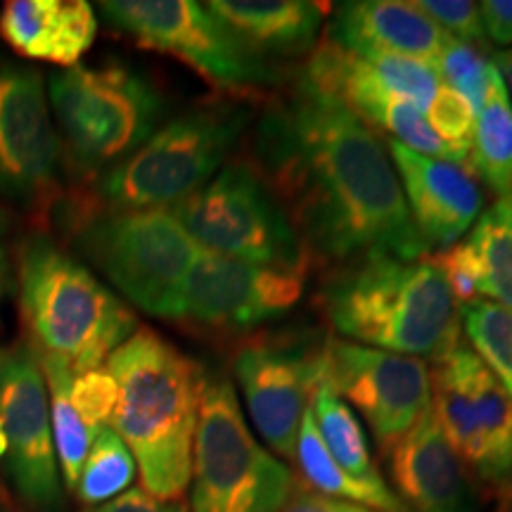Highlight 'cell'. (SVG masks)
Returning a JSON list of instances; mask_svg holds the SVG:
<instances>
[{
    "label": "cell",
    "mask_w": 512,
    "mask_h": 512,
    "mask_svg": "<svg viewBox=\"0 0 512 512\" xmlns=\"http://www.w3.org/2000/svg\"><path fill=\"white\" fill-rule=\"evenodd\" d=\"M46 377L48 403H50V427H53V444L57 465H60L64 486L69 491L76 489L81 467L86 463L88 451L93 444V432L83 425L76 413L72 399H69V387H72L74 373L57 358L38 356Z\"/></svg>",
    "instance_id": "cell-26"
},
{
    "label": "cell",
    "mask_w": 512,
    "mask_h": 512,
    "mask_svg": "<svg viewBox=\"0 0 512 512\" xmlns=\"http://www.w3.org/2000/svg\"><path fill=\"white\" fill-rule=\"evenodd\" d=\"M48 102L57 136L76 174H105L157 131L162 95L124 64H76L50 76Z\"/></svg>",
    "instance_id": "cell-5"
},
{
    "label": "cell",
    "mask_w": 512,
    "mask_h": 512,
    "mask_svg": "<svg viewBox=\"0 0 512 512\" xmlns=\"http://www.w3.org/2000/svg\"><path fill=\"white\" fill-rule=\"evenodd\" d=\"M0 427L8 441V472L29 508H62L50 403L43 368L29 344L0 347Z\"/></svg>",
    "instance_id": "cell-13"
},
{
    "label": "cell",
    "mask_w": 512,
    "mask_h": 512,
    "mask_svg": "<svg viewBox=\"0 0 512 512\" xmlns=\"http://www.w3.org/2000/svg\"><path fill=\"white\" fill-rule=\"evenodd\" d=\"M93 512H188V508L181 503H166L157 501L150 494H145L143 489H128L126 494H121L114 501L100 505Z\"/></svg>",
    "instance_id": "cell-35"
},
{
    "label": "cell",
    "mask_w": 512,
    "mask_h": 512,
    "mask_svg": "<svg viewBox=\"0 0 512 512\" xmlns=\"http://www.w3.org/2000/svg\"><path fill=\"white\" fill-rule=\"evenodd\" d=\"M465 242L475 256L479 294L512 311V197H498Z\"/></svg>",
    "instance_id": "cell-25"
},
{
    "label": "cell",
    "mask_w": 512,
    "mask_h": 512,
    "mask_svg": "<svg viewBox=\"0 0 512 512\" xmlns=\"http://www.w3.org/2000/svg\"><path fill=\"white\" fill-rule=\"evenodd\" d=\"M102 15L140 46L188 64L209 83L228 91L273 86L280 72L249 48L207 5L192 0H107Z\"/></svg>",
    "instance_id": "cell-10"
},
{
    "label": "cell",
    "mask_w": 512,
    "mask_h": 512,
    "mask_svg": "<svg viewBox=\"0 0 512 512\" xmlns=\"http://www.w3.org/2000/svg\"><path fill=\"white\" fill-rule=\"evenodd\" d=\"M494 67V60L484 55L482 48L475 43L458 41V38L446 36L444 48L437 57V72L441 83L475 107V112L482 110L486 88H489V74Z\"/></svg>",
    "instance_id": "cell-29"
},
{
    "label": "cell",
    "mask_w": 512,
    "mask_h": 512,
    "mask_svg": "<svg viewBox=\"0 0 512 512\" xmlns=\"http://www.w3.org/2000/svg\"><path fill=\"white\" fill-rule=\"evenodd\" d=\"M136 460L112 427H102L93 437L91 451L81 467L74 494L86 505H105L126 494L136 479Z\"/></svg>",
    "instance_id": "cell-27"
},
{
    "label": "cell",
    "mask_w": 512,
    "mask_h": 512,
    "mask_svg": "<svg viewBox=\"0 0 512 512\" xmlns=\"http://www.w3.org/2000/svg\"><path fill=\"white\" fill-rule=\"evenodd\" d=\"M304 294V273L247 264L202 249L183 287L178 320L238 332L285 316Z\"/></svg>",
    "instance_id": "cell-16"
},
{
    "label": "cell",
    "mask_w": 512,
    "mask_h": 512,
    "mask_svg": "<svg viewBox=\"0 0 512 512\" xmlns=\"http://www.w3.org/2000/svg\"><path fill=\"white\" fill-rule=\"evenodd\" d=\"M192 482V512H283L294 491L292 472L252 437L223 375L204 373Z\"/></svg>",
    "instance_id": "cell-7"
},
{
    "label": "cell",
    "mask_w": 512,
    "mask_h": 512,
    "mask_svg": "<svg viewBox=\"0 0 512 512\" xmlns=\"http://www.w3.org/2000/svg\"><path fill=\"white\" fill-rule=\"evenodd\" d=\"M311 415L316 422L320 439L328 446L330 456L354 482L375 491H392L377 470L363 427L354 411L337 396L328 382L320 380L313 389Z\"/></svg>",
    "instance_id": "cell-23"
},
{
    "label": "cell",
    "mask_w": 512,
    "mask_h": 512,
    "mask_svg": "<svg viewBox=\"0 0 512 512\" xmlns=\"http://www.w3.org/2000/svg\"><path fill=\"white\" fill-rule=\"evenodd\" d=\"M249 121L252 110L242 105L200 107L169 121L133 155L100 176V207L171 209L214 178Z\"/></svg>",
    "instance_id": "cell-6"
},
{
    "label": "cell",
    "mask_w": 512,
    "mask_h": 512,
    "mask_svg": "<svg viewBox=\"0 0 512 512\" xmlns=\"http://www.w3.org/2000/svg\"><path fill=\"white\" fill-rule=\"evenodd\" d=\"M119 387L112 430L128 446L143 491L181 503L192 479L204 370L152 330H136L107 358Z\"/></svg>",
    "instance_id": "cell-2"
},
{
    "label": "cell",
    "mask_w": 512,
    "mask_h": 512,
    "mask_svg": "<svg viewBox=\"0 0 512 512\" xmlns=\"http://www.w3.org/2000/svg\"><path fill=\"white\" fill-rule=\"evenodd\" d=\"M69 399H72L83 425L95 437L102 427L112 425L119 403V387L110 370L95 368L88 370V373L74 375L72 387H69Z\"/></svg>",
    "instance_id": "cell-31"
},
{
    "label": "cell",
    "mask_w": 512,
    "mask_h": 512,
    "mask_svg": "<svg viewBox=\"0 0 512 512\" xmlns=\"http://www.w3.org/2000/svg\"><path fill=\"white\" fill-rule=\"evenodd\" d=\"M254 152L256 171L313 252L337 261L427 254L384 140L302 79L259 119Z\"/></svg>",
    "instance_id": "cell-1"
},
{
    "label": "cell",
    "mask_w": 512,
    "mask_h": 512,
    "mask_svg": "<svg viewBox=\"0 0 512 512\" xmlns=\"http://www.w3.org/2000/svg\"><path fill=\"white\" fill-rule=\"evenodd\" d=\"M294 460H297L302 477L316 489V494L339 498V501H354L356 505H363V508H370L375 512H408L406 505L401 503V498L394 491L368 489V486L354 482L335 463L328 446L320 439L311 408L304 413L302 425H299Z\"/></svg>",
    "instance_id": "cell-24"
},
{
    "label": "cell",
    "mask_w": 512,
    "mask_h": 512,
    "mask_svg": "<svg viewBox=\"0 0 512 512\" xmlns=\"http://www.w3.org/2000/svg\"><path fill=\"white\" fill-rule=\"evenodd\" d=\"M5 278H8V264H5V256L0 259V299H3L5 292Z\"/></svg>",
    "instance_id": "cell-38"
},
{
    "label": "cell",
    "mask_w": 512,
    "mask_h": 512,
    "mask_svg": "<svg viewBox=\"0 0 512 512\" xmlns=\"http://www.w3.org/2000/svg\"><path fill=\"white\" fill-rule=\"evenodd\" d=\"M467 342L489 363L512 401V311L489 299L460 306Z\"/></svg>",
    "instance_id": "cell-28"
},
{
    "label": "cell",
    "mask_w": 512,
    "mask_h": 512,
    "mask_svg": "<svg viewBox=\"0 0 512 512\" xmlns=\"http://www.w3.org/2000/svg\"><path fill=\"white\" fill-rule=\"evenodd\" d=\"M233 368L256 432L278 456L294 458L299 425L323 377V349L302 335L261 337L238 349Z\"/></svg>",
    "instance_id": "cell-14"
},
{
    "label": "cell",
    "mask_w": 512,
    "mask_h": 512,
    "mask_svg": "<svg viewBox=\"0 0 512 512\" xmlns=\"http://www.w3.org/2000/svg\"><path fill=\"white\" fill-rule=\"evenodd\" d=\"M320 302L332 328L363 347L434 361L460 339V309L432 259L358 256L330 275Z\"/></svg>",
    "instance_id": "cell-3"
},
{
    "label": "cell",
    "mask_w": 512,
    "mask_h": 512,
    "mask_svg": "<svg viewBox=\"0 0 512 512\" xmlns=\"http://www.w3.org/2000/svg\"><path fill=\"white\" fill-rule=\"evenodd\" d=\"M418 10L425 12L446 36L465 43H486L479 3L472 0H415Z\"/></svg>",
    "instance_id": "cell-32"
},
{
    "label": "cell",
    "mask_w": 512,
    "mask_h": 512,
    "mask_svg": "<svg viewBox=\"0 0 512 512\" xmlns=\"http://www.w3.org/2000/svg\"><path fill=\"white\" fill-rule=\"evenodd\" d=\"M169 211L207 252L306 273V245L252 164H228Z\"/></svg>",
    "instance_id": "cell-9"
},
{
    "label": "cell",
    "mask_w": 512,
    "mask_h": 512,
    "mask_svg": "<svg viewBox=\"0 0 512 512\" xmlns=\"http://www.w3.org/2000/svg\"><path fill=\"white\" fill-rule=\"evenodd\" d=\"M320 380L361 411L384 451H392L432 408L430 366L415 356L328 339Z\"/></svg>",
    "instance_id": "cell-12"
},
{
    "label": "cell",
    "mask_w": 512,
    "mask_h": 512,
    "mask_svg": "<svg viewBox=\"0 0 512 512\" xmlns=\"http://www.w3.org/2000/svg\"><path fill=\"white\" fill-rule=\"evenodd\" d=\"M98 36L86 0H10L0 12V38L27 60L72 69Z\"/></svg>",
    "instance_id": "cell-20"
},
{
    "label": "cell",
    "mask_w": 512,
    "mask_h": 512,
    "mask_svg": "<svg viewBox=\"0 0 512 512\" xmlns=\"http://www.w3.org/2000/svg\"><path fill=\"white\" fill-rule=\"evenodd\" d=\"M5 453H8V441H5L3 427H0V458H5Z\"/></svg>",
    "instance_id": "cell-39"
},
{
    "label": "cell",
    "mask_w": 512,
    "mask_h": 512,
    "mask_svg": "<svg viewBox=\"0 0 512 512\" xmlns=\"http://www.w3.org/2000/svg\"><path fill=\"white\" fill-rule=\"evenodd\" d=\"M283 512H375L363 505L339 501V498H330L316 491H292L290 501L285 503Z\"/></svg>",
    "instance_id": "cell-36"
},
{
    "label": "cell",
    "mask_w": 512,
    "mask_h": 512,
    "mask_svg": "<svg viewBox=\"0 0 512 512\" xmlns=\"http://www.w3.org/2000/svg\"><path fill=\"white\" fill-rule=\"evenodd\" d=\"M387 150L425 252H444L456 245L482 216L484 192L475 174L465 164L420 155L396 140Z\"/></svg>",
    "instance_id": "cell-17"
},
{
    "label": "cell",
    "mask_w": 512,
    "mask_h": 512,
    "mask_svg": "<svg viewBox=\"0 0 512 512\" xmlns=\"http://www.w3.org/2000/svg\"><path fill=\"white\" fill-rule=\"evenodd\" d=\"M79 247L136 309L178 320L183 287L202 247L169 209L102 211L79 233Z\"/></svg>",
    "instance_id": "cell-8"
},
{
    "label": "cell",
    "mask_w": 512,
    "mask_h": 512,
    "mask_svg": "<svg viewBox=\"0 0 512 512\" xmlns=\"http://www.w3.org/2000/svg\"><path fill=\"white\" fill-rule=\"evenodd\" d=\"M432 411L465 465L512 489V401L489 363L463 337L432 361Z\"/></svg>",
    "instance_id": "cell-11"
},
{
    "label": "cell",
    "mask_w": 512,
    "mask_h": 512,
    "mask_svg": "<svg viewBox=\"0 0 512 512\" xmlns=\"http://www.w3.org/2000/svg\"><path fill=\"white\" fill-rule=\"evenodd\" d=\"M3 256H5V252H3V245H0V259H3Z\"/></svg>",
    "instance_id": "cell-40"
},
{
    "label": "cell",
    "mask_w": 512,
    "mask_h": 512,
    "mask_svg": "<svg viewBox=\"0 0 512 512\" xmlns=\"http://www.w3.org/2000/svg\"><path fill=\"white\" fill-rule=\"evenodd\" d=\"M432 264L439 268V273L444 275L448 290H451L453 299H456L458 309L460 306L477 302L479 299V273L475 256H472L467 242H456L444 252H439L432 259Z\"/></svg>",
    "instance_id": "cell-33"
},
{
    "label": "cell",
    "mask_w": 512,
    "mask_h": 512,
    "mask_svg": "<svg viewBox=\"0 0 512 512\" xmlns=\"http://www.w3.org/2000/svg\"><path fill=\"white\" fill-rule=\"evenodd\" d=\"M325 38L356 55H401L437 67L446 34L415 3L354 0L337 5Z\"/></svg>",
    "instance_id": "cell-19"
},
{
    "label": "cell",
    "mask_w": 512,
    "mask_h": 512,
    "mask_svg": "<svg viewBox=\"0 0 512 512\" xmlns=\"http://www.w3.org/2000/svg\"><path fill=\"white\" fill-rule=\"evenodd\" d=\"M467 164L498 197H512V102L496 64L491 67L484 105L477 112Z\"/></svg>",
    "instance_id": "cell-22"
},
{
    "label": "cell",
    "mask_w": 512,
    "mask_h": 512,
    "mask_svg": "<svg viewBox=\"0 0 512 512\" xmlns=\"http://www.w3.org/2000/svg\"><path fill=\"white\" fill-rule=\"evenodd\" d=\"M0 496H3V491H0Z\"/></svg>",
    "instance_id": "cell-41"
},
{
    "label": "cell",
    "mask_w": 512,
    "mask_h": 512,
    "mask_svg": "<svg viewBox=\"0 0 512 512\" xmlns=\"http://www.w3.org/2000/svg\"><path fill=\"white\" fill-rule=\"evenodd\" d=\"M62 143L41 74L0 62V192L43 209L57 190Z\"/></svg>",
    "instance_id": "cell-15"
},
{
    "label": "cell",
    "mask_w": 512,
    "mask_h": 512,
    "mask_svg": "<svg viewBox=\"0 0 512 512\" xmlns=\"http://www.w3.org/2000/svg\"><path fill=\"white\" fill-rule=\"evenodd\" d=\"M484 34L498 48L512 46V0H484L479 3Z\"/></svg>",
    "instance_id": "cell-34"
},
{
    "label": "cell",
    "mask_w": 512,
    "mask_h": 512,
    "mask_svg": "<svg viewBox=\"0 0 512 512\" xmlns=\"http://www.w3.org/2000/svg\"><path fill=\"white\" fill-rule=\"evenodd\" d=\"M491 60H494L498 72H501L503 83H505V88H508V95H510V102H512V48L501 50V53H496L494 57H491Z\"/></svg>",
    "instance_id": "cell-37"
},
{
    "label": "cell",
    "mask_w": 512,
    "mask_h": 512,
    "mask_svg": "<svg viewBox=\"0 0 512 512\" xmlns=\"http://www.w3.org/2000/svg\"><path fill=\"white\" fill-rule=\"evenodd\" d=\"M17 278L27 344L74 375L102 368L138 330L136 316L117 294L46 235L24 242Z\"/></svg>",
    "instance_id": "cell-4"
},
{
    "label": "cell",
    "mask_w": 512,
    "mask_h": 512,
    "mask_svg": "<svg viewBox=\"0 0 512 512\" xmlns=\"http://www.w3.org/2000/svg\"><path fill=\"white\" fill-rule=\"evenodd\" d=\"M427 112H430L427 121H430L432 131L444 140L458 164H467V157H470L472 150V138H475V107L463 95L441 83Z\"/></svg>",
    "instance_id": "cell-30"
},
{
    "label": "cell",
    "mask_w": 512,
    "mask_h": 512,
    "mask_svg": "<svg viewBox=\"0 0 512 512\" xmlns=\"http://www.w3.org/2000/svg\"><path fill=\"white\" fill-rule=\"evenodd\" d=\"M230 31L264 57H302L316 50L323 10L306 0H211L204 3Z\"/></svg>",
    "instance_id": "cell-21"
},
{
    "label": "cell",
    "mask_w": 512,
    "mask_h": 512,
    "mask_svg": "<svg viewBox=\"0 0 512 512\" xmlns=\"http://www.w3.org/2000/svg\"><path fill=\"white\" fill-rule=\"evenodd\" d=\"M392 477L408 512H475L467 467L430 408L392 451Z\"/></svg>",
    "instance_id": "cell-18"
}]
</instances>
